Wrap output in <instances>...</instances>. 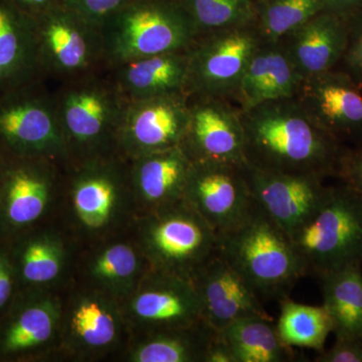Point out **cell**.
<instances>
[{
	"label": "cell",
	"instance_id": "obj_1",
	"mask_svg": "<svg viewBox=\"0 0 362 362\" xmlns=\"http://www.w3.org/2000/svg\"><path fill=\"white\" fill-rule=\"evenodd\" d=\"M249 165L275 173L337 177L347 146L310 118L295 97L240 112Z\"/></svg>",
	"mask_w": 362,
	"mask_h": 362
},
{
	"label": "cell",
	"instance_id": "obj_2",
	"mask_svg": "<svg viewBox=\"0 0 362 362\" xmlns=\"http://www.w3.org/2000/svg\"><path fill=\"white\" fill-rule=\"evenodd\" d=\"M54 98L69 163L118 152L117 138L128 101L107 71L61 83Z\"/></svg>",
	"mask_w": 362,
	"mask_h": 362
},
{
	"label": "cell",
	"instance_id": "obj_3",
	"mask_svg": "<svg viewBox=\"0 0 362 362\" xmlns=\"http://www.w3.org/2000/svg\"><path fill=\"white\" fill-rule=\"evenodd\" d=\"M218 237V251L259 298L285 299L306 276L291 240L256 209L251 218Z\"/></svg>",
	"mask_w": 362,
	"mask_h": 362
},
{
	"label": "cell",
	"instance_id": "obj_4",
	"mask_svg": "<svg viewBox=\"0 0 362 362\" xmlns=\"http://www.w3.org/2000/svg\"><path fill=\"white\" fill-rule=\"evenodd\" d=\"M108 69L164 52L185 51L197 33L178 0H133L101 28Z\"/></svg>",
	"mask_w": 362,
	"mask_h": 362
},
{
	"label": "cell",
	"instance_id": "obj_5",
	"mask_svg": "<svg viewBox=\"0 0 362 362\" xmlns=\"http://www.w3.org/2000/svg\"><path fill=\"white\" fill-rule=\"evenodd\" d=\"M306 275L317 278L361 263L362 195L340 183L323 206L291 237Z\"/></svg>",
	"mask_w": 362,
	"mask_h": 362
},
{
	"label": "cell",
	"instance_id": "obj_6",
	"mask_svg": "<svg viewBox=\"0 0 362 362\" xmlns=\"http://www.w3.org/2000/svg\"><path fill=\"white\" fill-rule=\"evenodd\" d=\"M37 59L45 80L59 83L108 70L101 28L66 6L33 20Z\"/></svg>",
	"mask_w": 362,
	"mask_h": 362
},
{
	"label": "cell",
	"instance_id": "obj_7",
	"mask_svg": "<svg viewBox=\"0 0 362 362\" xmlns=\"http://www.w3.org/2000/svg\"><path fill=\"white\" fill-rule=\"evenodd\" d=\"M0 151L69 163L54 92L45 81L0 93Z\"/></svg>",
	"mask_w": 362,
	"mask_h": 362
},
{
	"label": "cell",
	"instance_id": "obj_8",
	"mask_svg": "<svg viewBox=\"0 0 362 362\" xmlns=\"http://www.w3.org/2000/svg\"><path fill=\"white\" fill-rule=\"evenodd\" d=\"M263 40L256 25L199 35L188 49V95L232 99Z\"/></svg>",
	"mask_w": 362,
	"mask_h": 362
},
{
	"label": "cell",
	"instance_id": "obj_9",
	"mask_svg": "<svg viewBox=\"0 0 362 362\" xmlns=\"http://www.w3.org/2000/svg\"><path fill=\"white\" fill-rule=\"evenodd\" d=\"M152 221L147 243L163 273L190 280L218 252V233L185 199L159 209Z\"/></svg>",
	"mask_w": 362,
	"mask_h": 362
},
{
	"label": "cell",
	"instance_id": "obj_10",
	"mask_svg": "<svg viewBox=\"0 0 362 362\" xmlns=\"http://www.w3.org/2000/svg\"><path fill=\"white\" fill-rule=\"evenodd\" d=\"M246 164L192 162L183 199L221 235L246 223L256 211Z\"/></svg>",
	"mask_w": 362,
	"mask_h": 362
},
{
	"label": "cell",
	"instance_id": "obj_11",
	"mask_svg": "<svg viewBox=\"0 0 362 362\" xmlns=\"http://www.w3.org/2000/svg\"><path fill=\"white\" fill-rule=\"evenodd\" d=\"M255 206L285 233L297 232L323 206L332 185L322 176L275 173L245 168Z\"/></svg>",
	"mask_w": 362,
	"mask_h": 362
},
{
	"label": "cell",
	"instance_id": "obj_12",
	"mask_svg": "<svg viewBox=\"0 0 362 362\" xmlns=\"http://www.w3.org/2000/svg\"><path fill=\"white\" fill-rule=\"evenodd\" d=\"M185 93L128 101L117 150L128 159L180 147L189 108Z\"/></svg>",
	"mask_w": 362,
	"mask_h": 362
},
{
	"label": "cell",
	"instance_id": "obj_13",
	"mask_svg": "<svg viewBox=\"0 0 362 362\" xmlns=\"http://www.w3.org/2000/svg\"><path fill=\"white\" fill-rule=\"evenodd\" d=\"M312 120L347 147L362 143V83L341 69L303 78L296 96Z\"/></svg>",
	"mask_w": 362,
	"mask_h": 362
},
{
	"label": "cell",
	"instance_id": "obj_14",
	"mask_svg": "<svg viewBox=\"0 0 362 362\" xmlns=\"http://www.w3.org/2000/svg\"><path fill=\"white\" fill-rule=\"evenodd\" d=\"M188 108L180 147L190 161L247 163L240 111L230 100L189 95Z\"/></svg>",
	"mask_w": 362,
	"mask_h": 362
},
{
	"label": "cell",
	"instance_id": "obj_15",
	"mask_svg": "<svg viewBox=\"0 0 362 362\" xmlns=\"http://www.w3.org/2000/svg\"><path fill=\"white\" fill-rule=\"evenodd\" d=\"M190 281L199 297L202 321L218 332L240 319H271L257 292L218 250Z\"/></svg>",
	"mask_w": 362,
	"mask_h": 362
},
{
	"label": "cell",
	"instance_id": "obj_16",
	"mask_svg": "<svg viewBox=\"0 0 362 362\" xmlns=\"http://www.w3.org/2000/svg\"><path fill=\"white\" fill-rule=\"evenodd\" d=\"M302 77L337 69L349 42V21L322 11L280 40Z\"/></svg>",
	"mask_w": 362,
	"mask_h": 362
},
{
	"label": "cell",
	"instance_id": "obj_17",
	"mask_svg": "<svg viewBox=\"0 0 362 362\" xmlns=\"http://www.w3.org/2000/svg\"><path fill=\"white\" fill-rule=\"evenodd\" d=\"M188 71V49L132 59L107 70L126 101L187 94Z\"/></svg>",
	"mask_w": 362,
	"mask_h": 362
},
{
	"label": "cell",
	"instance_id": "obj_18",
	"mask_svg": "<svg viewBox=\"0 0 362 362\" xmlns=\"http://www.w3.org/2000/svg\"><path fill=\"white\" fill-rule=\"evenodd\" d=\"M302 80L280 42H262L230 102L243 112L265 102L295 97Z\"/></svg>",
	"mask_w": 362,
	"mask_h": 362
},
{
	"label": "cell",
	"instance_id": "obj_19",
	"mask_svg": "<svg viewBox=\"0 0 362 362\" xmlns=\"http://www.w3.org/2000/svg\"><path fill=\"white\" fill-rule=\"evenodd\" d=\"M47 81L37 59L33 20L0 0V93Z\"/></svg>",
	"mask_w": 362,
	"mask_h": 362
},
{
	"label": "cell",
	"instance_id": "obj_20",
	"mask_svg": "<svg viewBox=\"0 0 362 362\" xmlns=\"http://www.w3.org/2000/svg\"><path fill=\"white\" fill-rule=\"evenodd\" d=\"M133 310L138 318L159 330L185 327L202 320L192 281L163 272L151 287L138 295Z\"/></svg>",
	"mask_w": 362,
	"mask_h": 362
},
{
	"label": "cell",
	"instance_id": "obj_21",
	"mask_svg": "<svg viewBox=\"0 0 362 362\" xmlns=\"http://www.w3.org/2000/svg\"><path fill=\"white\" fill-rule=\"evenodd\" d=\"M130 182L157 209L182 201L192 161L181 147L129 159Z\"/></svg>",
	"mask_w": 362,
	"mask_h": 362
},
{
	"label": "cell",
	"instance_id": "obj_22",
	"mask_svg": "<svg viewBox=\"0 0 362 362\" xmlns=\"http://www.w3.org/2000/svg\"><path fill=\"white\" fill-rule=\"evenodd\" d=\"M361 264H349L318 278L322 305L332 319L335 338L362 339Z\"/></svg>",
	"mask_w": 362,
	"mask_h": 362
},
{
	"label": "cell",
	"instance_id": "obj_23",
	"mask_svg": "<svg viewBox=\"0 0 362 362\" xmlns=\"http://www.w3.org/2000/svg\"><path fill=\"white\" fill-rule=\"evenodd\" d=\"M235 362H282L289 358L290 347L279 337L272 319H240L221 331Z\"/></svg>",
	"mask_w": 362,
	"mask_h": 362
},
{
	"label": "cell",
	"instance_id": "obj_24",
	"mask_svg": "<svg viewBox=\"0 0 362 362\" xmlns=\"http://www.w3.org/2000/svg\"><path fill=\"white\" fill-rule=\"evenodd\" d=\"M279 337L286 346L322 351L333 332L332 319L323 305L310 306L284 300L277 325Z\"/></svg>",
	"mask_w": 362,
	"mask_h": 362
},
{
	"label": "cell",
	"instance_id": "obj_25",
	"mask_svg": "<svg viewBox=\"0 0 362 362\" xmlns=\"http://www.w3.org/2000/svg\"><path fill=\"white\" fill-rule=\"evenodd\" d=\"M256 25L263 42L277 44L323 11L322 0H257Z\"/></svg>",
	"mask_w": 362,
	"mask_h": 362
},
{
	"label": "cell",
	"instance_id": "obj_26",
	"mask_svg": "<svg viewBox=\"0 0 362 362\" xmlns=\"http://www.w3.org/2000/svg\"><path fill=\"white\" fill-rule=\"evenodd\" d=\"M197 37L251 25L256 21L254 0H178Z\"/></svg>",
	"mask_w": 362,
	"mask_h": 362
},
{
	"label": "cell",
	"instance_id": "obj_27",
	"mask_svg": "<svg viewBox=\"0 0 362 362\" xmlns=\"http://www.w3.org/2000/svg\"><path fill=\"white\" fill-rule=\"evenodd\" d=\"M56 310L52 305H35L25 309L11 324L4 337V349L16 352L42 344L52 337Z\"/></svg>",
	"mask_w": 362,
	"mask_h": 362
},
{
	"label": "cell",
	"instance_id": "obj_28",
	"mask_svg": "<svg viewBox=\"0 0 362 362\" xmlns=\"http://www.w3.org/2000/svg\"><path fill=\"white\" fill-rule=\"evenodd\" d=\"M71 328L83 342L92 347L106 346L116 337L113 316L99 302L93 300H86L75 309Z\"/></svg>",
	"mask_w": 362,
	"mask_h": 362
},
{
	"label": "cell",
	"instance_id": "obj_29",
	"mask_svg": "<svg viewBox=\"0 0 362 362\" xmlns=\"http://www.w3.org/2000/svg\"><path fill=\"white\" fill-rule=\"evenodd\" d=\"M23 277L28 282L47 283L59 275L62 268V251L56 243L47 239L33 240L23 255Z\"/></svg>",
	"mask_w": 362,
	"mask_h": 362
},
{
	"label": "cell",
	"instance_id": "obj_30",
	"mask_svg": "<svg viewBox=\"0 0 362 362\" xmlns=\"http://www.w3.org/2000/svg\"><path fill=\"white\" fill-rule=\"evenodd\" d=\"M137 265L134 251L127 245L118 244L100 255L93 270L98 278L118 281L132 276Z\"/></svg>",
	"mask_w": 362,
	"mask_h": 362
},
{
	"label": "cell",
	"instance_id": "obj_31",
	"mask_svg": "<svg viewBox=\"0 0 362 362\" xmlns=\"http://www.w3.org/2000/svg\"><path fill=\"white\" fill-rule=\"evenodd\" d=\"M132 1L133 0H66V6L93 25L102 28L112 16Z\"/></svg>",
	"mask_w": 362,
	"mask_h": 362
},
{
	"label": "cell",
	"instance_id": "obj_32",
	"mask_svg": "<svg viewBox=\"0 0 362 362\" xmlns=\"http://www.w3.org/2000/svg\"><path fill=\"white\" fill-rule=\"evenodd\" d=\"M349 21V42L346 51L338 69L362 83V8L347 18Z\"/></svg>",
	"mask_w": 362,
	"mask_h": 362
},
{
	"label": "cell",
	"instance_id": "obj_33",
	"mask_svg": "<svg viewBox=\"0 0 362 362\" xmlns=\"http://www.w3.org/2000/svg\"><path fill=\"white\" fill-rule=\"evenodd\" d=\"M337 178L362 195V143L345 150Z\"/></svg>",
	"mask_w": 362,
	"mask_h": 362
},
{
	"label": "cell",
	"instance_id": "obj_34",
	"mask_svg": "<svg viewBox=\"0 0 362 362\" xmlns=\"http://www.w3.org/2000/svg\"><path fill=\"white\" fill-rule=\"evenodd\" d=\"M317 362H362V339L335 338L329 349L317 356Z\"/></svg>",
	"mask_w": 362,
	"mask_h": 362
},
{
	"label": "cell",
	"instance_id": "obj_35",
	"mask_svg": "<svg viewBox=\"0 0 362 362\" xmlns=\"http://www.w3.org/2000/svg\"><path fill=\"white\" fill-rule=\"evenodd\" d=\"M21 13L35 20L52 9L65 6L66 0H6Z\"/></svg>",
	"mask_w": 362,
	"mask_h": 362
},
{
	"label": "cell",
	"instance_id": "obj_36",
	"mask_svg": "<svg viewBox=\"0 0 362 362\" xmlns=\"http://www.w3.org/2000/svg\"><path fill=\"white\" fill-rule=\"evenodd\" d=\"M206 362H235V358L228 343L221 337V332L214 337L207 347L206 356H204Z\"/></svg>",
	"mask_w": 362,
	"mask_h": 362
},
{
	"label": "cell",
	"instance_id": "obj_37",
	"mask_svg": "<svg viewBox=\"0 0 362 362\" xmlns=\"http://www.w3.org/2000/svg\"><path fill=\"white\" fill-rule=\"evenodd\" d=\"M323 11L349 18L362 8V0H322Z\"/></svg>",
	"mask_w": 362,
	"mask_h": 362
},
{
	"label": "cell",
	"instance_id": "obj_38",
	"mask_svg": "<svg viewBox=\"0 0 362 362\" xmlns=\"http://www.w3.org/2000/svg\"><path fill=\"white\" fill-rule=\"evenodd\" d=\"M13 279L11 268L6 257L0 256V309L6 304L11 295Z\"/></svg>",
	"mask_w": 362,
	"mask_h": 362
},
{
	"label": "cell",
	"instance_id": "obj_39",
	"mask_svg": "<svg viewBox=\"0 0 362 362\" xmlns=\"http://www.w3.org/2000/svg\"><path fill=\"white\" fill-rule=\"evenodd\" d=\"M254 1H257V0H254Z\"/></svg>",
	"mask_w": 362,
	"mask_h": 362
},
{
	"label": "cell",
	"instance_id": "obj_40",
	"mask_svg": "<svg viewBox=\"0 0 362 362\" xmlns=\"http://www.w3.org/2000/svg\"><path fill=\"white\" fill-rule=\"evenodd\" d=\"M361 259H362V256H361Z\"/></svg>",
	"mask_w": 362,
	"mask_h": 362
}]
</instances>
